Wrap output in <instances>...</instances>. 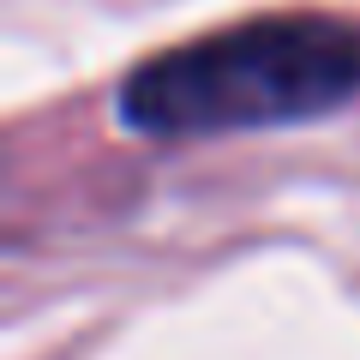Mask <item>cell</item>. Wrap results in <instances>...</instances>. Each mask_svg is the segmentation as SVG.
Segmentation results:
<instances>
[{
    "label": "cell",
    "mask_w": 360,
    "mask_h": 360,
    "mask_svg": "<svg viewBox=\"0 0 360 360\" xmlns=\"http://www.w3.org/2000/svg\"><path fill=\"white\" fill-rule=\"evenodd\" d=\"M360 96V25L258 13L150 54L120 78V120L150 139H217L336 115Z\"/></svg>",
    "instance_id": "6da1fadb"
}]
</instances>
